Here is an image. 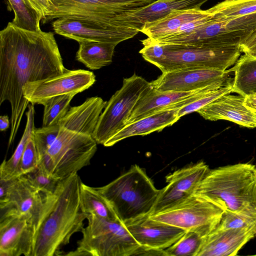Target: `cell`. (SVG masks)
<instances>
[{
    "label": "cell",
    "instance_id": "obj_1",
    "mask_svg": "<svg viewBox=\"0 0 256 256\" xmlns=\"http://www.w3.org/2000/svg\"><path fill=\"white\" fill-rule=\"evenodd\" d=\"M66 70L53 32L24 30L12 22L0 32V105L8 101L10 106L8 146L30 104L23 96L25 84Z\"/></svg>",
    "mask_w": 256,
    "mask_h": 256
},
{
    "label": "cell",
    "instance_id": "obj_2",
    "mask_svg": "<svg viewBox=\"0 0 256 256\" xmlns=\"http://www.w3.org/2000/svg\"><path fill=\"white\" fill-rule=\"evenodd\" d=\"M106 104L102 98H87L70 107L59 121L58 134L48 151L54 166V176L64 179L90 164L97 150L93 134Z\"/></svg>",
    "mask_w": 256,
    "mask_h": 256
},
{
    "label": "cell",
    "instance_id": "obj_3",
    "mask_svg": "<svg viewBox=\"0 0 256 256\" xmlns=\"http://www.w3.org/2000/svg\"><path fill=\"white\" fill-rule=\"evenodd\" d=\"M82 182L77 173L60 180L56 202L36 232L32 256L62 255L61 248L82 231L88 216L80 208Z\"/></svg>",
    "mask_w": 256,
    "mask_h": 256
},
{
    "label": "cell",
    "instance_id": "obj_4",
    "mask_svg": "<svg viewBox=\"0 0 256 256\" xmlns=\"http://www.w3.org/2000/svg\"><path fill=\"white\" fill-rule=\"evenodd\" d=\"M194 194L225 211L256 218V166L238 163L210 170Z\"/></svg>",
    "mask_w": 256,
    "mask_h": 256
},
{
    "label": "cell",
    "instance_id": "obj_5",
    "mask_svg": "<svg viewBox=\"0 0 256 256\" xmlns=\"http://www.w3.org/2000/svg\"><path fill=\"white\" fill-rule=\"evenodd\" d=\"M140 53L162 72L188 68L226 70L236 64L242 52L240 46L221 48L159 44L148 38L141 40Z\"/></svg>",
    "mask_w": 256,
    "mask_h": 256
},
{
    "label": "cell",
    "instance_id": "obj_6",
    "mask_svg": "<svg viewBox=\"0 0 256 256\" xmlns=\"http://www.w3.org/2000/svg\"><path fill=\"white\" fill-rule=\"evenodd\" d=\"M96 188L122 223L150 215L160 192L145 170L136 164L108 184Z\"/></svg>",
    "mask_w": 256,
    "mask_h": 256
},
{
    "label": "cell",
    "instance_id": "obj_7",
    "mask_svg": "<svg viewBox=\"0 0 256 256\" xmlns=\"http://www.w3.org/2000/svg\"><path fill=\"white\" fill-rule=\"evenodd\" d=\"M76 248L67 256H134L140 245L120 221H110L88 214Z\"/></svg>",
    "mask_w": 256,
    "mask_h": 256
},
{
    "label": "cell",
    "instance_id": "obj_8",
    "mask_svg": "<svg viewBox=\"0 0 256 256\" xmlns=\"http://www.w3.org/2000/svg\"><path fill=\"white\" fill-rule=\"evenodd\" d=\"M152 88L150 82L135 73L124 78L99 118L92 135L98 144L104 145L125 126L138 102Z\"/></svg>",
    "mask_w": 256,
    "mask_h": 256
},
{
    "label": "cell",
    "instance_id": "obj_9",
    "mask_svg": "<svg viewBox=\"0 0 256 256\" xmlns=\"http://www.w3.org/2000/svg\"><path fill=\"white\" fill-rule=\"evenodd\" d=\"M52 27L56 34L78 42L96 41L118 44L139 32L135 29L116 26L110 14L60 18L52 22Z\"/></svg>",
    "mask_w": 256,
    "mask_h": 256
},
{
    "label": "cell",
    "instance_id": "obj_10",
    "mask_svg": "<svg viewBox=\"0 0 256 256\" xmlns=\"http://www.w3.org/2000/svg\"><path fill=\"white\" fill-rule=\"evenodd\" d=\"M224 211L210 201L194 194L179 204L150 216L186 231L196 232L204 238L218 226Z\"/></svg>",
    "mask_w": 256,
    "mask_h": 256
},
{
    "label": "cell",
    "instance_id": "obj_11",
    "mask_svg": "<svg viewBox=\"0 0 256 256\" xmlns=\"http://www.w3.org/2000/svg\"><path fill=\"white\" fill-rule=\"evenodd\" d=\"M96 82L94 72L82 69L66 70L63 73L43 80L30 82L22 88L23 96L30 103L42 104L58 96L81 92Z\"/></svg>",
    "mask_w": 256,
    "mask_h": 256
},
{
    "label": "cell",
    "instance_id": "obj_12",
    "mask_svg": "<svg viewBox=\"0 0 256 256\" xmlns=\"http://www.w3.org/2000/svg\"><path fill=\"white\" fill-rule=\"evenodd\" d=\"M0 210V256H32L36 231L30 217L13 208Z\"/></svg>",
    "mask_w": 256,
    "mask_h": 256
},
{
    "label": "cell",
    "instance_id": "obj_13",
    "mask_svg": "<svg viewBox=\"0 0 256 256\" xmlns=\"http://www.w3.org/2000/svg\"><path fill=\"white\" fill-rule=\"evenodd\" d=\"M56 199V192L53 194L46 195L24 176H21L9 180L6 202L0 208H13L20 213L30 216L37 232Z\"/></svg>",
    "mask_w": 256,
    "mask_h": 256
},
{
    "label": "cell",
    "instance_id": "obj_14",
    "mask_svg": "<svg viewBox=\"0 0 256 256\" xmlns=\"http://www.w3.org/2000/svg\"><path fill=\"white\" fill-rule=\"evenodd\" d=\"M230 72V69H182L162 72L150 83L152 88L158 92H192L212 86L232 84Z\"/></svg>",
    "mask_w": 256,
    "mask_h": 256
},
{
    "label": "cell",
    "instance_id": "obj_15",
    "mask_svg": "<svg viewBox=\"0 0 256 256\" xmlns=\"http://www.w3.org/2000/svg\"><path fill=\"white\" fill-rule=\"evenodd\" d=\"M210 169L203 161L175 170L166 177L167 185L160 190L150 215L173 207L194 194Z\"/></svg>",
    "mask_w": 256,
    "mask_h": 256
},
{
    "label": "cell",
    "instance_id": "obj_16",
    "mask_svg": "<svg viewBox=\"0 0 256 256\" xmlns=\"http://www.w3.org/2000/svg\"><path fill=\"white\" fill-rule=\"evenodd\" d=\"M250 34L231 31L221 20L212 18L187 34L152 40L159 44H174L198 47L221 48L240 46Z\"/></svg>",
    "mask_w": 256,
    "mask_h": 256
},
{
    "label": "cell",
    "instance_id": "obj_17",
    "mask_svg": "<svg viewBox=\"0 0 256 256\" xmlns=\"http://www.w3.org/2000/svg\"><path fill=\"white\" fill-rule=\"evenodd\" d=\"M54 12L46 23L60 18L116 14L148 5L154 0H50Z\"/></svg>",
    "mask_w": 256,
    "mask_h": 256
},
{
    "label": "cell",
    "instance_id": "obj_18",
    "mask_svg": "<svg viewBox=\"0 0 256 256\" xmlns=\"http://www.w3.org/2000/svg\"><path fill=\"white\" fill-rule=\"evenodd\" d=\"M208 0H157L138 9L112 14L111 17L116 26L140 32L146 24L159 20L174 10L200 8Z\"/></svg>",
    "mask_w": 256,
    "mask_h": 256
},
{
    "label": "cell",
    "instance_id": "obj_19",
    "mask_svg": "<svg viewBox=\"0 0 256 256\" xmlns=\"http://www.w3.org/2000/svg\"><path fill=\"white\" fill-rule=\"evenodd\" d=\"M136 242L142 246L164 250L179 239L186 230L157 221L146 215L123 223Z\"/></svg>",
    "mask_w": 256,
    "mask_h": 256
},
{
    "label": "cell",
    "instance_id": "obj_20",
    "mask_svg": "<svg viewBox=\"0 0 256 256\" xmlns=\"http://www.w3.org/2000/svg\"><path fill=\"white\" fill-rule=\"evenodd\" d=\"M245 97L224 94L199 109L196 112L206 120H228L242 126L256 128V114L244 104Z\"/></svg>",
    "mask_w": 256,
    "mask_h": 256
},
{
    "label": "cell",
    "instance_id": "obj_21",
    "mask_svg": "<svg viewBox=\"0 0 256 256\" xmlns=\"http://www.w3.org/2000/svg\"><path fill=\"white\" fill-rule=\"evenodd\" d=\"M254 232L246 228H215L204 237L196 256H234L250 240Z\"/></svg>",
    "mask_w": 256,
    "mask_h": 256
},
{
    "label": "cell",
    "instance_id": "obj_22",
    "mask_svg": "<svg viewBox=\"0 0 256 256\" xmlns=\"http://www.w3.org/2000/svg\"><path fill=\"white\" fill-rule=\"evenodd\" d=\"M180 108H166L140 118L125 126L103 146H112L129 137L148 134L176 123L180 118L178 116Z\"/></svg>",
    "mask_w": 256,
    "mask_h": 256
},
{
    "label": "cell",
    "instance_id": "obj_23",
    "mask_svg": "<svg viewBox=\"0 0 256 256\" xmlns=\"http://www.w3.org/2000/svg\"><path fill=\"white\" fill-rule=\"evenodd\" d=\"M210 14L208 9L176 10L159 20L146 24L140 32L152 40L168 37L175 34L190 22Z\"/></svg>",
    "mask_w": 256,
    "mask_h": 256
},
{
    "label": "cell",
    "instance_id": "obj_24",
    "mask_svg": "<svg viewBox=\"0 0 256 256\" xmlns=\"http://www.w3.org/2000/svg\"><path fill=\"white\" fill-rule=\"evenodd\" d=\"M212 86L192 92H158L152 88L137 102L130 116L126 122V125L134 122L140 118L157 112L168 108L185 98L193 96L205 88Z\"/></svg>",
    "mask_w": 256,
    "mask_h": 256
},
{
    "label": "cell",
    "instance_id": "obj_25",
    "mask_svg": "<svg viewBox=\"0 0 256 256\" xmlns=\"http://www.w3.org/2000/svg\"><path fill=\"white\" fill-rule=\"evenodd\" d=\"M76 59L92 70L110 64L112 61L116 44L96 41L79 42Z\"/></svg>",
    "mask_w": 256,
    "mask_h": 256
},
{
    "label": "cell",
    "instance_id": "obj_26",
    "mask_svg": "<svg viewBox=\"0 0 256 256\" xmlns=\"http://www.w3.org/2000/svg\"><path fill=\"white\" fill-rule=\"evenodd\" d=\"M230 70L234 74L232 92L244 97L256 94V57L241 56Z\"/></svg>",
    "mask_w": 256,
    "mask_h": 256
},
{
    "label": "cell",
    "instance_id": "obj_27",
    "mask_svg": "<svg viewBox=\"0 0 256 256\" xmlns=\"http://www.w3.org/2000/svg\"><path fill=\"white\" fill-rule=\"evenodd\" d=\"M80 202L82 211L88 214H94L110 221L120 220L110 202L97 188L82 182L80 186Z\"/></svg>",
    "mask_w": 256,
    "mask_h": 256
},
{
    "label": "cell",
    "instance_id": "obj_28",
    "mask_svg": "<svg viewBox=\"0 0 256 256\" xmlns=\"http://www.w3.org/2000/svg\"><path fill=\"white\" fill-rule=\"evenodd\" d=\"M26 112V121L22 138L14 154L8 160H4L0 166V179L9 180L19 176V164L30 138L32 136L34 126L35 110L34 105L30 104Z\"/></svg>",
    "mask_w": 256,
    "mask_h": 256
},
{
    "label": "cell",
    "instance_id": "obj_29",
    "mask_svg": "<svg viewBox=\"0 0 256 256\" xmlns=\"http://www.w3.org/2000/svg\"><path fill=\"white\" fill-rule=\"evenodd\" d=\"M8 10H12L14 17L11 22L16 26L33 32L41 30L40 14L32 6L28 0H6Z\"/></svg>",
    "mask_w": 256,
    "mask_h": 256
},
{
    "label": "cell",
    "instance_id": "obj_30",
    "mask_svg": "<svg viewBox=\"0 0 256 256\" xmlns=\"http://www.w3.org/2000/svg\"><path fill=\"white\" fill-rule=\"evenodd\" d=\"M208 10L213 18L228 20L256 12V0H224Z\"/></svg>",
    "mask_w": 256,
    "mask_h": 256
},
{
    "label": "cell",
    "instance_id": "obj_31",
    "mask_svg": "<svg viewBox=\"0 0 256 256\" xmlns=\"http://www.w3.org/2000/svg\"><path fill=\"white\" fill-rule=\"evenodd\" d=\"M75 96L72 94L58 96L46 102L43 104L42 126L58 124L68 112L70 102Z\"/></svg>",
    "mask_w": 256,
    "mask_h": 256
},
{
    "label": "cell",
    "instance_id": "obj_32",
    "mask_svg": "<svg viewBox=\"0 0 256 256\" xmlns=\"http://www.w3.org/2000/svg\"><path fill=\"white\" fill-rule=\"evenodd\" d=\"M203 237L196 232L186 231L172 245L164 250L166 256H196Z\"/></svg>",
    "mask_w": 256,
    "mask_h": 256
},
{
    "label": "cell",
    "instance_id": "obj_33",
    "mask_svg": "<svg viewBox=\"0 0 256 256\" xmlns=\"http://www.w3.org/2000/svg\"><path fill=\"white\" fill-rule=\"evenodd\" d=\"M23 176L36 188L46 195L54 194L62 180L48 173L38 166L34 170Z\"/></svg>",
    "mask_w": 256,
    "mask_h": 256
},
{
    "label": "cell",
    "instance_id": "obj_34",
    "mask_svg": "<svg viewBox=\"0 0 256 256\" xmlns=\"http://www.w3.org/2000/svg\"><path fill=\"white\" fill-rule=\"evenodd\" d=\"M60 130L58 124L49 126L34 128L33 138L38 153L39 160L48 152V150L56 140Z\"/></svg>",
    "mask_w": 256,
    "mask_h": 256
},
{
    "label": "cell",
    "instance_id": "obj_35",
    "mask_svg": "<svg viewBox=\"0 0 256 256\" xmlns=\"http://www.w3.org/2000/svg\"><path fill=\"white\" fill-rule=\"evenodd\" d=\"M216 228L249 229L254 232L256 238V218L224 210Z\"/></svg>",
    "mask_w": 256,
    "mask_h": 256
},
{
    "label": "cell",
    "instance_id": "obj_36",
    "mask_svg": "<svg viewBox=\"0 0 256 256\" xmlns=\"http://www.w3.org/2000/svg\"><path fill=\"white\" fill-rule=\"evenodd\" d=\"M232 83L222 86L221 88L212 90L196 100L180 108L178 112L179 118L182 116L197 112L199 109L210 104L220 96L232 92Z\"/></svg>",
    "mask_w": 256,
    "mask_h": 256
},
{
    "label": "cell",
    "instance_id": "obj_37",
    "mask_svg": "<svg viewBox=\"0 0 256 256\" xmlns=\"http://www.w3.org/2000/svg\"><path fill=\"white\" fill-rule=\"evenodd\" d=\"M38 164L39 157L32 134L28 142L19 164V176L34 170L38 166Z\"/></svg>",
    "mask_w": 256,
    "mask_h": 256
},
{
    "label": "cell",
    "instance_id": "obj_38",
    "mask_svg": "<svg viewBox=\"0 0 256 256\" xmlns=\"http://www.w3.org/2000/svg\"><path fill=\"white\" fill-rule=\"evenodd\" d=\"M32 6L40 14L42 24H46L47 19L54 12V6L50 0H28Z\"/></svg>",
    "mask_w": 256,
    "mask_h": 256
},
{
    "label": "cell",
    "instance_id": "obj_39",
    "mask_svg": "<svg viewBox=\"0 0 256 256\" xmlns=\"http://www.w3.org/2000/svg\"><path fill=\"white\" fill-rule=\"evenodd\" d=\"M240 46L242 52L256 57V30L246 38Z\"/></svg>",
    "mask_w": 256,
    "mask_h": 256
},
{
    "label": "cell",
    "instance_id": "obj_40",
    "mask_svg": "<svg viewBox=\"0 0 256 256\" xmlns=\"http://www.w3.org/2000/svg\"><path fill=\"white\" fill-rule=\"evenodd\" d=\"M244 104L253 112H256V94L245 97Z\"/></svg>",
    "mask_w": 256,
    "mask_h": 256
},
{
    "label": "cell",
    "instance_id": "obj_41",
    "mask_svg": "<svg viewBox=\"0 0 256 256\" xmlns=\"http://www.w3.org/2000/svg\"><path fill=\"white\" fill-rule=\"evenodd\" d=\"M10 120L8 115L0 116V130L1 132L6 131L10 127Z\"/></svg>",
    "mask_w": 256,
    "mask_h": 256
},
{
    "label": "cell",
    "instance_id": "obj_42",
    "mask_svg": "<svg viewBox=\"0 0 256 256\" xmlns=\"http://www.w3.org/2000/svg\"></svg>",
    "mask_w": 256,
    "mask_h": 256
}]
</instances>
